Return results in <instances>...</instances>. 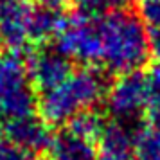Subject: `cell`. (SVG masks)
Returning <instances> with one entry per match:
<instances>
[{
    "instance_id": "obj_12",
    "label": "cell",
    "mask_w": 160,
    "mask_h": 160,
    "mask_svg": "<svg viewBox=\"0 0 160 160\" xmlns=\"http://www.w3.org/2000/svg\"><path fill=\"white\" fill-rule=\"evenodd\" d=\"M133 155L137 160H160V124H137L133 131Z\"/></svg>"
},
{
    "instance_id": "obj_5",
    "label": "cell",
    "mask_w": 160,
    "mask_h": 160,
    "mask_svg": "<svg viewBox=\"0 0 160 160\" xmlns=\"http://www.w3.org/2000/svg\"><path fill=\"white\" fill-rule=\"evenodd\" d=\"M106 110L115 121L138 124L148 113V78L142 70L117 76L106 92Z\"/></svg>"
},
{
    "instance_id": "obj_16",
    "label": "cell",
    "mask_w": 160,
    "mask_h": 160,
    "mask_svg": "<svg viewBox=\"0 0 160 160\" xmlns=\"http://www.w3.org/2000/svg\"><path fill=\"white\" fill-rule=\"evenodd\" d=\"M138 15L146 27H160V0H140Z\"/></svg>"
},
{
    "instance_id": "obj_19",
    "label": "cell",
    "mask_w": 160,
    "mask_h": 160,
    "mask_svg": "<svg viewBox=\"0 0 160 160\" xmlns=\"http://www.w3.org/2000/svg\"><path fill=\"white\" fill-rule=\"evenodd\" d=\"M67 0H34V4H40L42 8H51V9H59Z\"/></svg>"
},
{
    "instance_id": "obj_11",
    "label": "cell",
    "mask_w": 160,
    "mask_h": 160,
    "mask_svg": "<svg viewBox=\"0 0 160 160\" xmlns=\"http://www.w3.org/2000/svg\"><path fill=\"white\" fill-rule=\"evenodd\" d=\"M65 20L67 18L59 13V9L42 8V6L36 8L32 25H31V45H32V49L42 47L51 40H56Z\"/></svg>"
},
{
    "instance_id": "obj_9",
    "label": "cell",
    "mask_w": 160,
    "mask_h": 160,
    "mask_svg": "<svg viewBox=\"0 0 160 160\" xmlns=\"http://www.w3.org/2000/svg\"><path fill=\"white\" fill-rule=\"evenodd\" d=\"M133 131L130 124L106 121L101 135L95 140L97 160H131L133 157Z\"/></svg>"
},
{
    "instance_id": "obj_3",
    "label": "cell",
    "mask_w": 160,
    "mask_h": 160,
    "mask_svg": "<svg viewBox=\"0 0 160 160\" xmlns=\"http://www.w3.org/2000/svg\"><path fill=\"white\" fill-rule=\"evenodd\" d=\"M38 112V94L22 54H0V117L2 121L20 119Z\"/></svg>"
},
{
    "instance_id": "obj_8",
    "label": "cell",
    "mask_w": 160,
    "mask_h": 160,
    "mask_svg": "<svg viewBox=\"0 0 160 160\" xmlns=\"http://www.w3.org/2000/svg\"><path fill=\"white\" fill-rule=\"evenodd\" d=\"M27 67H29L31 83L38 95L58 87L74 70L72 61L65 54H61L58 49L56 51H49V49L36 51Z\"/></svg>"
},
{
    "instance_id": "obj_17",
    "label": "cell",
    "mask_w": 160,
    "mask_h": 160,
    "mask_svg": "<svg viewBox=\"0 0 160 160\" xmlns=\"http://www.w3.org/2000/svg\"><path fill=\"white\" fill-rule=\"evenodd\" d=\"M38 155L23 151L9 140H0V160H36Z\"/></svg>"
},
{
    "instance_id": "obj_13",
    "label": "cell",
    "mask_w": 160,
    "mask_h": 160,
    "mask_svg": "<svg viewBox=\"0 0 160 160\" xmlns=\"http://www.w3.org/2000/svg\"><path fill=\"white\" fill-rule=\"evenodd\" d=\"M104 122H106V119L99 112L90 108V110H85V112L78 113L76 117H72L65 124V128L70 130L72 133H76V135H79V137L87 138V140L95 142L97 137L101 135L102 128H104Z\"/></svg>"
},
{
    "instance_id": "obj_18",
    "label": "cell",
    "mask_w": 160,
    "mask_h": 160,
    "mask_svg": "<svg viewBox=\"0 0 160 160\" xmlns=\"http://www.w3.org/2000/svg\"><path fill=\"white\" fill-rule=\"evenodd\" d=\"M148 38H149V52L151 58L160 63V27H148Z\"/></svg>"
},
{
    "instance_id": "obj_4",
    "label": "cell",
    "mask_w": 160,
    "mask_h": 160,
    "mask_svg": "<svg viewBox=\"0 0 160 160\" xmlns=\"http://www.w3.org/2000/svg\"><path fill=\"white\" fill-rule=\"evenodd\" d=\"M56 45L70 61L85 67H97L101 61V29L99 18L76 15L67 18L56 36Z\"/></svg>"
},
{
    "instance_id": "obj_20",
    "label": "cell",
    "mask_w": 160,
    "mask_h": 160,
    "mask_svg": "<svg viewBox=\"0 0 160 160\" xmlns=\"http://www.w3.org/2000/svg\"><path fill=\"white\" fill-rule=\"evenodd\" d=\"M36 160H52V158H45V157H38Z\"/></svg>"
},
{
    "instance_id": "obj_21",
    "label": "cell",
    "mask_w": 160,
    "mask_h": 160,
    "mask_svg": "<svg viewBox=\"0 0 160 160\" xmlns=\"http://www.w3.org/2000/svg\"><path fill=\"white\" fill-rule=\"evenodd\" d=\"M0 130H2V117H0Z\"/></svg>"
},
{
    "instance_id": "obj_1",
    "label": "cell",
    "mask_w": 160,
    "mask_h": 160,
    "mask_svg": "<svg viewBox=\"0 0 160 160\" xmlns=\"http://www.w3.org/2000/svg\"><path fill=\"white\" fill-rule=\"evenodd\" d=\"M101 61L99 68L106 74L121 76L142 70L149 59L148 27L138 13L131 9L117 11L99 18Z\"/></svg>"
},
{
    "instance_id": "obj_14",
    "label": "cell",
    "mask_w": 160,
    "mask_h": 160,
    "mask_svg": "<svg viewBox=\"0 0 160 160\" xmlns=\"http://www.w3.org/2000/svg\"><path fill=\"white\" fill-rule=\"evenodd\" d=\"M70 4L78 15L101 18L117 11L130 9L131 0H70Z\"/></svg>"
},
{
    "instance_id": "obj_10",
    "label": "cell",
    "mask_w": 160,
    "mask_h": 160,
    "mask_svg": "<svg viewBox=\"0 0 160 160\" xmlns=\"http://www.w3.org/2000/svg\"><path fill=\"white\" fill-rule=\"evenodd\" d=\"M49 149L52 160H97L95 142L76 135L67 128L52 137Z\"/></svg>"
},
{
    "instance_id": "obj_6",
    "label": "cell",
    "mask_w": 160,
    "mask_h": 160,
    "mask_svg": "<svg viewBox=\"0 0 160 160\" xmlns=\"http://www.w3.org/2000/svg\"><path fill=\"white\" fill-rule=\"evenodd\" d=\"M36 13L34 0H0V43L22 54L31 45V25Z\"/></svg>"
},
{
    "instance_id": "obj_7",
    "label": "cell",
    "mask_w": 160,
    "mask_h": 160,
    "mask_svg": "<svg viewBox=\"0 0 160 160\" xmlns=\"http://www.w3.org/2000/svg\"><path fill=\"white\" fill-rule=\"evenodd\" d=\"M2 130H4L6 138L11 144L18 146L23 151L34 153V155L47 151L51 148L52 137H54L49 124L45 122L38 113L20 117V119L4 121Z\"/></svg>"
},
{
    "instance_id": "obj_2",
    "label": "cell",
    "mask_w": 160,
    "mask_h": 160,
    "mask_svg": "<svg viewBox=\"0 0 160 160\" xmlns=\"http://www.w3.org/2000/svg\"><path fill=\"white\" fill-rule=\"evenodd\" d=\"M108 87V74L101 68H74L58 87L38 95V113L49 126H65L78 113L104 101Z\"/></svg>"
},
{
    "instance_id": "obj_15",
    "label": "cell",
    "mask_w": 160,
    "mask_h": 160,
    "mask_svg": "<svg viewBox=\"0 0 160 160\" xmlns=\"http://www.w3.org/2000/svg\"><path fill=\"white\" fill-rule=\"evenodd\" d=\"M148 78V115L149 121L160 124V63L146 74Z\"/></svg>"
}]
</instances>
